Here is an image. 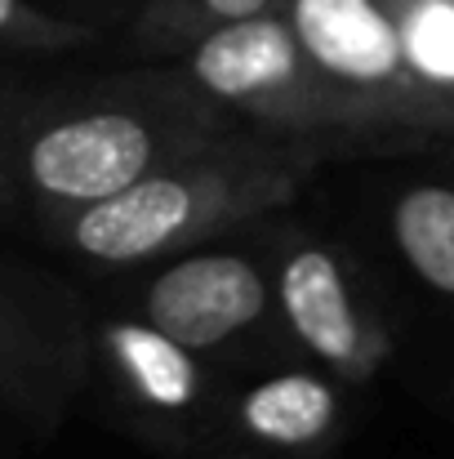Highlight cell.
Listing matches in <instances>:
<instances>
[{"label": "cell", "instance_id": "5bb4252c", "mask_svg": "<svg viewBox=\"0 0 454 459\" xmlns=\"http://www.w3.org/2000/svg\"><path fill=\"white\" fill-rule=\"evenodd\" d=\"M13 187V165H9V130H0V201Z\"/></svg>", "mask_w": 454, "mask_h": 459}, {"label": "cell", "instance_id": "ba28073f", "mask_svg": "<svg viewBox=\"0 0 454 459\" xmlns=\"http://www.w3.org/2000/svg\"><path fill=\"white\" fill-rule=\"evenodd\" d=\"M107 352L130 379V388L156 411H187L201 375L192 366V348L156 330L151 321H116L107 330Z\"/></svg>", "mask_w": 454, "mask_h": 459}, {"label": "cell", "instance_id": "277c9868", "mask_svg": "<svg viewBox=\"0 0 454 459\" xmlns=\"http://www.w3.org/2000/svg\"><path fill=\"white\" fill-rule=\"evenodd\" d=\"M303 54L290 22L272 13L218 22L196 49H192V76L227 103H241L259 117H286L295 121L312 112V99L303 94Z\"/></svg>", "mask_w": 454, "mask_h": 459}, {"label": "cell", "instance_id": "52a82bcc", "mask_svg": "<svg viewBox=\"0 0 454 459\" xmlns=\"http://www.w3.org/2000/svg\"><path fill=\"white\" fill-rule=\"evenodd\" d=\"M63 361L67 348L58 343L54 312L0 268V402L27 411L54 402L63 388Z\"/></svg>", "mask_w": 454, "mask_h": 459}, {"label": "cell", "instance_id": "3957f363", "mask_svg": "<svg viewBox=\"0 0 454 459\" xmlns=\"http://www.w3.org/2000/svg\"><path fill=\"white\" fill-rule=\"evenodd\" d=\"M290 27L307 63L343 90L365 99H410L415 67L406 54L401 22L379 0H295Z\"/></svg>", "mask_w": 454, "mask_h": 459}, {"label": "cell", "instance_id": "8fae6325", "mask_svg": "<svg viewBox=\"0 0 454 459\" xmlns=\"http://www.w3.org/2000/svg\"><path fill=\"white\" fill-rule=\"evenodd\" d=\"M401 36L424 85H454V0H419Z\"/></svg>", "mask_w": 454, "mask_h": 459}, {"label": "cell", "instance_id": "9c48e42d", "mask_svg": "<svg viewBox=\"0 0 454 459\" xmlns=\"http://www.w3.org/2000/svg\"><path fill=\"white\" fill-rule=\"evenodd\" d=\"M241 424L272 446H312L334 424V393L316 375H277L245 393Z\"/></svg>", "mask_w": 454, "mask_h": 459}, {"label": "cell", "instance_id": "7a4b0ae2", "mask_svg": "<svg viewBox=\"0 0 454 459\" xmlns=\"http://www.w3.org/2000/svg\"><path fill=\"white\" fill-rule=\"evenodd\" d=\"M160 134L165 130L148 108L116 99L40 112L9 130L13 183H22L49 214H72L160 169Z\"/></svg>", "mask_w": 454, "mask_h": 459}, {"label": "cell", "instance_id": "4fadbf2b", "mask_svg": "<svg viewBox=\"0 0 454 459\" xmlns=\"http://www.w3.org/2000/svg\"><path fill=\"white\" fill-rule=\"evenodd\" d=\"M205 18L214 22H236V18H254V13H268L277 0H196Z\"/></svg>", "mask_w": 454, "mask_h": 459}, {"label": "cell", "instance_id": "7c38bea8", "mask_svg": "<svg viewBox=\"0 0 454 459\" xmlns=\"http://www.w3.org/2000/svg\"><path fill=\"white\" fill-rule=\"evenodd\" d=\"M81 36H85L81 27L58 22V18L31 9L27 0H0V45H13V49H58V45H72Z\"/></svg>", "mask_w": 454, "mask_h": 459}, {"label": "cell", "instance_id": "5b68a950", "mask_svg": "<svg viewBox=\"0 0 454 459\" xmlns=\"http://www.w3.org/2000/svg\"><path fill=\"white\" fill-rule=\"evenodd\" d=\"M268 307L259 268L241 255H192L169 264L143 295V312L156 330L192 352H210L254 325Z\"/></svg>", "mask_w": 454, "mask_h": 459}, {"label": "cell", "instance_id": "8992f818", "mask_svg": "<svg viewBox=\"0 0 454 459\" xmlns=\"http://www.w3.org/2000/svg\"><path fill=\"white\" fill-rule=\"evenodd\" d=\"M281 307L303 343L338 366V370H365L374 357V343L356 316V304L347 295L343 268L334 264L330 250L303 246L281 268Z\"/></svg>", "mask_w": 454, "mask_h": 459}, {"label": "cell", "instance_id": "6da1fadb", "mask_svg": "<svg viewBox=\"0 0 454 459\" xmlns=\"http://www.w3.org/2000/svg\"><path fill=\"white\" fill-rule=\"evenodd\" d=\"M286 192V160H245L227 169H151L116 196L63 214V241L107 268L143 264L196 241L254 205H277Z\"/></svg>", "mask_w": 454, "mask_h": 459}, {"label": "cell", "instance_id": "30bf717a", "mask_svg": "<svg viewBox=\"0 0 454 459\" xmlns=\"http://www.w3.org/2000/svg\"><path fill=\"white\" fill-rule=\"evenodd\" d=\"M392 232L415 277L441 295H454V187H410L392 210Z\"/></svg>", "mask_w": 454, "mask_h": 459}]
</instances>
